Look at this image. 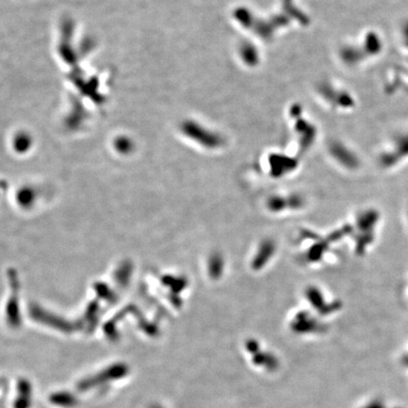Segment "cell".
Wrapping results in <instances>:
<instances>
[{
  "instance_id": "cell-3",
  "label": "cell",
  "mask_w": 408,
  "mask_h": 408,
  "mask_svg": "<svg viewBox=\"0 0 408 408\" xmlns=\"http://www.w3.org/2000/svg\"><path fill=\"white\" fill-rule=\"evenodd\" d=\"M362 46L366 57L371 60L379 57L384 48L383 38L375 29H371L365 33Z\"/></svg>"
},
{
  "instance_id": "cell-1",
  "label": "cell",
  "mask_w": 408,
  "mask_h": 408,
  "mask_svg": "<svg viewBox=\"0 0 408 408\" xmlns=\"http://www.w3.org/2000/svg\"><path fill=\"white\" fill-rule=\"evenodd\" d=\"M408 160V128L391 136L385 147L377 156V162L383 169L393 168Z\"/></svg>"
},
{
  "instance_id": "cell-4",
  "label": "cell",
  "mask_w": 408,
  "mask_h": 408,
  "mask_svg": "<svg viewBox=\"0 0 408 408\" xmlns=\"http://www.w3.org/2000/svg\"><path fill=\"white\" fill-rule=\"evenodd\" d=\"M402 47L407 53V61H408V20L405 22L402 27Z\"/></svg>"
},
{
  "instance_id": "cell-2",
  "label": "cell",
  "mask_w": 408,
  "mask_h": 408,
  "mask_svg": "<svg viewBox=\"0 0 408 408\" xmlns=\"http://www.w3.org/2000/svg\"><path fill=\"white\" fill-rule=\"evenodd\" d=\"M379 212L374 209L362 212L357 218L358 235L356 237V251L364 254L367 247L371 245L375 238V228L379 222Z\"/></svg>"
}]
</instances>
